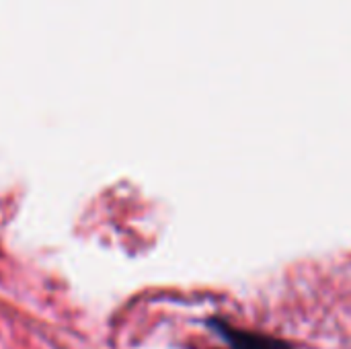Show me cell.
<instances>
[{
  "label": "cell",
  "instance_id": "6da1fadb",
  "mask_svg": "<svg viewBox=\"0 0 351 349\" xmlns=\"http://www.w3.org/2000/svg\"><path fill=\"white\" fill-rule=\"evenodd\" d=\"M210 325L216 329L218 335H222L228 341V346H232V349H292L290 344H286L278 337L237 329V327H232L224 321H218V319L210 321Z\"/></svg>",
  "mask_w": 351,
  "mask_h": 349
}]
</instances>
